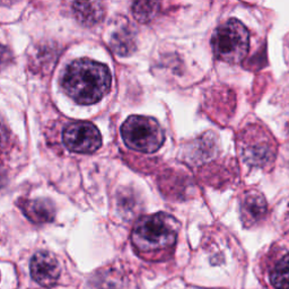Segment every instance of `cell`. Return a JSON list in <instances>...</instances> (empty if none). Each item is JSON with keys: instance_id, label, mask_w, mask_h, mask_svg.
<instances>
[{"instance_id": "6da1fadb", "label": "cell", "mask_w": 289, "mask_h": 289, "mask_svg": "<svg viewBox=\"0 0 289 289\" xmlns=\"http://www.w3.org/2000/svg\"><path fill=\"white\" fill-rule=\"evenodd\" d=\"M111 86L109 68L91 59H78L66 68L62 87L71 98L83 105L98 102Z\"/></svg>"}, {"instance_id": "7a4b0ae2", "label": "cell", "mask_w": 289, "mask_h": 289, "mask_svg": "<svg viewBox=\"0 0 289 289\" xmlns=\"http://www.w3.org/2000/svg\"><path fill=\"white\" fill-rule=\"evenodd\" d=\"M180 225L171 215L157 212L142 217L133 231V243L140 255L158 258L175 245Z\"/></svg>"}, {"instance_id": "3957f363", "label": "cell", "mask_w": 289, "mask_h": 289, "mask_svg": "<svg viewBox=\"0 0 289 289\" xmlns=\"http://www.w3.org/2000/svg\"><path fill=\"white\" fill-rule=\"evenodd\" d=\"M212 45L219 60L227 63H240L249 51V32L240 20L230 19L215 31Z\"/></svg>"}, {"instance_id": "277c9868", "label": "cell", "mask_w": 289, "mask_h": 289, "mask_svg": "<svg viewBox=\"0 0 289 289\" xmlns=\"http://www.w3.org/2000/svg\"><path fill=\"white\" fill-rule=\"evenodd\" d=\"M121 135L128 147L141 153H155L165 140L163 128L155 119L131 116L121 127Z\"/></svg>"}, {"instance_id": "5b68a950", "label": "cell", "mask_w": 289, "mask_h": 289, "mask_svg": "<svg viewBox=\"0 0 289 289\" xmlns=\"http://www.w3.org/2000/svg\"><path fill=\"white\" fill-rule=\"evenodd\" d=\"M242 155L250 165L267 167L276 158V142L261 128H250L242 137Z\"/></svg>"}, {"instance_id": "8992f818", "label": "cell", "mask_w": 289, "mask_h": 289, "mask_svg": "<svg viewBox=\"0 0 289 289\" xmlns=\"http://www.w3.org/2000/svg\"><path fill=\"white\" fill-rule=\"evenodd\" d=\"M63 142L71 152L91 154L101 147V134L94 124L74 122L63 131Z\"/></svg>"}, {"instance_id": "52a82bcc", "label": "cell", "mask_w": 289, "mask_h": 289, "mask_svg": "<svg viewBox=\"0 0 289 289\" xmlns=\"http://www.w3.org/2000/svg\"><path fill=\"white\" fill-rule=\"evenodd\" d=\"M61 268L58 260L50 252H38L31 260V274L39 285L43 287L55 286L58 281Z\"/></svg>"}, {"instance_id": "ba28073f", "label": "cell", "mask_w": 289, "mask_h": 289, "mask_svg": "<svg viewBox=\"0 0 289 289\" xmlns=\"http://www.w3.org/2000/svg\"><path fill=\"white\" fill-rule=\"evenodd\" d=\"M267 201L259 191H249L241 201V215L245 225H253L265 218Z\"/></svg>"}, {"instance_id": "9c48e42d", "label": "cell", "mask_w": 289, "mask_h": 289, "mask_svg": "<svg viewBox=\"0 0 289 289\" xmlns=\"http://www.w3.org/2000/svg\"><path fill=\"white\" fill-rule=\"evenodd\" d=\"M22 209L27 218L35 224L50 223L55 219V208L46 199L25 201L22 205Z\"/></svg>"}, {"instance_id": "30bf717a", "label": "cell", "mask_w": 289, "mask_h": 289, "mask_svg": "<svg viewBox=\"0 0 289 289\" xmlns=\"http://www.w3.org/2000/svg\"><path fill=\"white\" fill-rule=\"evenodd\" d=\"M73 7L78 22L86 26L99 23L104 16V7L101 2H74Z\"/></svg>"}, {"instance_id": "8fae6325", "label": "cell", "mask_w": 289, "mask_h": 289, "mask_svg": "<svg viewBox=\"0 0 289 289\" xmlns=\"http://www.w3.org/2000/svg\"><path fill=\"white\" fill-rule=\"evenodd\" d=\"M110 45L116 55L129 56L135 49V33L130 27L116 28L110 40Z\"/></svg>"}, {"instance_id": "7c38bea8", "label": "cell", "mask_w": 289, "mask_h": 289, "mask_svg": "<svg viewBox=\"0 0 289 289\" xmlns=\"http://www.w3.org/2000/svg\"><path fill=\"white\" fill-rule=\"evenodd\" d=\"M270 281L276 289H289V254L280 259L271 270Z\"/></svg>"}, {"instance_id": "4fadbf2b", "label": "cell", "mask_w": 289, "mask_h": 289, "mask_svg": "<svg viewBox=\"0 0 289 289\" xmlns=\"http://www.w3.org/2000/svg\"><path fill=\"white\" fill-rule=\"evenodd\" d=\"M159 3L153 1H138L134 3L133 13L135 19L140 23H147L154 19Z\"/></svg>"}, {"instance_id": "5bb4252c", "label": "cell", "mask_w": 289, "mask_h": 289, "mask_svg": "<svg viewBox=\"0 0 289 289\" xmlns=\"http://www.w3.org/2000/svg\"><path fill=\"white\" fill-rule=\"evenodd\" d=\"M119 281L116 277L110 276L109 273L97 276L94 280H89V287L92 289H117Z\"/></svg>"}]
</instances>
